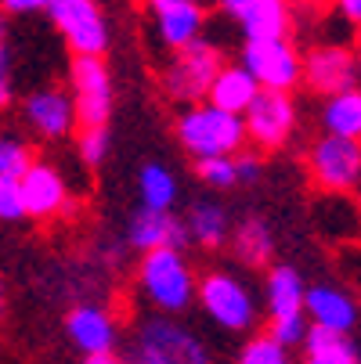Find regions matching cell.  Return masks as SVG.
Wrapping results in <instances>:
<instances>
[{
	"instance_id": "4dcf8cb0",
	"label": "cell",
	"mask_w": 361,
	"mask_h": 364,
	"mask_svg": "<svg viewBox=\"0 0 361 364\" xmlns=\"http://www.w3.org/2000/svg\"><path fill=\"white\" fill-rule=\"evenodd\" d=\"M26 205H22V191H19V177H0V220H22Z\"/></svg>"
},
{
	"instance_id": "3957f363",
	"label": "cell",
	"mask_w": 361,
	"mask_h": 364,
	"mask_svg": "<svg viewBox=\"0 0 361 364\" xmlns=\"http://www.w3.org/2000/svg\"><path fill=\"white\" fill-rule=\"evenodd\" d=\"M130 364H214L206 343L174 318H148L134 332Z\"/></svg>"
},
{
	"instance_id": "7a4b0ae2",
	"label": "cell",
	"mask_w": 361,
	"mask_h": 364,
	"mask_svg": "<svg viewBox=\"0 0 361 364\" xmlns=\"http://www.w3.org/2000/svg\"><path fill=\"white\" fill-rule=\"evenodd\" d=\"M177 141L195 159L210 155H235L246 144V119L239 112L217 109V105H188V112L177 119Z\"/></svg>"
},
{
	"instance_id": "b9f144b4",
	"label": "cell",
	"mask_w": 361,
	"mask_h": 364,
	"mask_svg": "<svg viewBox=\"0 0 361 364\" xmlns=\"http://www.w3.org/2000/svg\"><path fill=\"white\" fill-rule=\"evenodd\" d=\"M357 364H361V357H357Z\"/></svg>"
},
{
	"instance_id": "2e32d148",
	"label": "cell",
	"mask_w": 361,
	"mask_h": 364,
	"mask_svg": "<svg viewBox=\"0 0 361 364\" xmlns=\"http://www.w3.org/2000/svg\"><path fill=\"white\" fill-rule=\"evenodd\" d=\"M66 332L83 353H98V350H113L116 346V321L101 306H90V303L69 310Z\"/></svg>"
},
{
	"instance_id": "6da1fadb",
	"label": "cell",
	"mask_w": 361,
	"mask_h": 364,
	"mask_svg": "<svg viewBox=\"0 0 361 364\" xmlns=\"http://www.w3.org/2000/svg\"><path fill=\"white\" fill-rule=\"evenodd\" d=\"M137 282H141V292L148 296V303L159 306L163 314H181L195 299V274L188 267V259L181 256V249H174V245L148 249L141 256Z\"/></svg>"
},
{
	"instance_id": "d6a6232c",
	"label": "cell",
	"mask_w": 361,
	"mask_h": 364,
	"mask_svg": "<svg viewBox=\"0 0 361 364\" xmlns=\"http://www.w3.org/2000/svg\"><path fill=\"white\" fill-rule=\"evenodd\" d=\"M235 170H239V181H246V184H253V181H261V170H264V163H261V155L256 151H235Z\"/></svg>"
},
{
	"instance_id": "277c9868",
	"label": "cell",
	"mask_w": 361,
	"mask_h": 364,
	"mask_svg": "<svg viewBox=\"0 0 361 364\" xmlns=\"http://www.w3.org/2000/svg\"><path fill=\"white\" fill-rule=\"evenodd\" d=\"M195 299L206 310V318L221 325L224 332H253L256 325V299L246 282H239L228 271H206L195 282Z\"/></svg>"
},
{
	"instance_id": "d590c367",
	"label": "cell",
	"mask_w": 361,
	"mask_h": 364,
	"mask_svg": "<svg viewBox=\"0 0 361 364\" xmlns=\"http://www.w3.org/2000/svg\"><path fill=\"white\" fill-rule=\"evenodd\" d=\"M253 4V0H221V8H224V15H231L235 22L246 15V8Z\"/></svg>"
},
{
	"instance_id": "7c38bea8",
	"label": "cell",
	"mask_w": 361,
	"mask_h": 364,
	"mask_svg": "<svg viewBox=\"0 0 361 364\" xmlns=\"http://www.w3.org/2000/svg\"><path fill=\"white\" fill-rule=\"evenodd\" d=\"M303 80H307V87L311 90H318V94H340V90H347V87H354V80H357V58L350 55L347 47H336V43H329V47H315L311 55L303 58Z\"/></svg>"
},
{
	"instance_id": "5b68a950",
	"label": "cell",
	"mask_w": 361,
	"mask_h": 364,
	"mask_svg": "<svg viewBox=\"0 0 361 364\" xmlns=\"http://www.w3.org/2000/svg\"><path fill=\"white\" fill-rule=\"evenodd\" d=\"M221 65H224L221 47H214L210 40L195 36L192 43L174 50V62L163 73V87H167V94L174 101H188V105H192V101L206 97V90H210V83L221 73Z\"/></svg>"
},
{
	"instance_id": "52a82bcc",
	"label": "cell",
	"mask_w": 361,
	"mask_h": 364,
	"mask_svg": "<svg viewBox=\"0 0 361 364\" xmlns=\"http://www.w3.org/2000/svg\"><path fill=\"white\" fill-rule=\"evenodd\" d=\"M47 15L66 36L73 55H105L109 50V22L94 0H51Z\"/></svg>"
},
{
	"instance_id": "5bb4252c",
	"label": "cell",
	"mask_w": 361,
	"mask_h": 364,
	"mask_svg": "<svg viewBox=\"0 0 361 364\" xmlns=\"http://www.w3.org/2000/svg\"><path fill=\"white\" fill-rule=\"evenodd\" d=\"M127 242L141 252L159 249V245L184 249L188 245V228H184L181 217H170V210H148V205H141L127 224Z\"/></svg>"
},
{
	"instance_id": "9c48e42d",
	"label": "cell",
	"mask_w": 361,
	"mask_h": 364,
	"mask_svg": "<svg viewBox=\"0 0 361 364\" xmlns=\"http://www.w3.org/2000/svg\"><path fill=\"white\" fill-rule=\"evenodd\" d=\"M307 166H311V177L318 181V188L354 191V184L361 181V141L325 134L322 141L311 144Z\"/></svg>"
},
{
	"instance_id": "44dd1931",
	"label": "cell",
	"mask_w": 361,
	"mask_h": 364,
	"mask_svg": "<svg viewBox=\"0 0 361 364\" xmlns=\"http://www.w3.org/2000/svg\"><path fill=\"white\" fill-rule=\"evenodd\" d=\"M184 228H188V238L195 245H202V249H217L231 235L228 210H224V205H217V202H195L192 210H188Z\"/></svg>"
},
{
	"instance_id": "60d3db41",
	"label": "cell",
	"mask_w": 361,
	"mask_h": 364,
	"mask_svg": "<svg viewBox=\"0 0 361 364\" xmlns=\"http://www.w3.org/2000/svg\"><path fill=\"white\" fill-rule=\"evenodd\" d=\"M354 191H357V205H361V181H357V184H354Z\"/></svg>"
},
{
	"instance_id": "cb8c5ba5",
	"label": "cell",
	"mask_w": 361,
	"mask_h": 364,
	"mask_svg": "<svg viewBox=\"0 0 361 364\" xmlns=\"http://www.w3.org/2000/svg\"><path fill=\"white\" fill-rule=\"evenodd\" d=\"M137 191H141V205H148V210H174L177 177L167 166H159V163H148L137 173Z\"/></svg>"
},
{
	"instance_id": "836d02e7",
	"label": "cell",
	"mask_w": 361,
	"mask_h": 364,
	"mask_svg": "<svg viewBox=\"0 0 361 364\" xmlns=\"http://www.w3.org/2000/svg\"><path fill=\"white\" fill-rule=\"evenodd\" d=\"M51 0H0L4 15H33V11H47Z\"/></svg>"
},
{
	"instance_id": "9a60e30c",
	"label": "cell",
	"mask_w": 361,
	"mask_h": 364,
	"mask_svg": "<svg viewBox=\"0 0 361 364\" xmlns=\"http://www.w3.org/2000/svg\"><path fill=\"white\" fill-rule=\"evenodd\" d=\"M303 310L311 325H325L336 332H350L357 325V303L336 285H315L303 292Z\"/></svg>"
},
{
	"instance_id": "ac0fdd59",
	"label": "cell",
	"mask_w": 361,
	"mask_h": 364,
	"mask_svg": "<svg viewBox=\"0 0 361 364\" xmlns=\"http://www.w3.org/2000/svg\"><path fill=\"white\" fill-rule=\"evenodd\" d=\"M239 26H242L246 40H282V36H289V26H293L289 0H253L246 8V15L239 18Z\"/></svg>"
},
{
	"instance_id": "e575fe53",
	"label": "cell",
	"mask_w": 361,
	"mask_h": 364,
	"mask_svg": "<svg viewBox=\"0 0 361 364\" xmlns=\"http://www.w3.org/2000/svg\"><path fill=\"white\" fill-rule=\"evenodd\" d=\"M83 364H127L116 350H98V353H87V360Z\"/></svg>"
},
{
	"instance_id": "d4e9b609",
	"label": "cell",
	"mask_w": 361,
	"mask_h": 364,
	"mask_svg": "<svg viewBox=\"0 0 361 364\" xmlns=\"http://www.w3.org/2000/svg\"><path fill=\"white\" fill-rule=\"evenodd\" d=\"M307 350V357H325V360H357V346L350 343L347 332L325 328V325H311L300 343Z\"/></svg>"
},
{
	"instance_id": "8fae6325",
	"label": "cell",
	"mask_w": 361,
	"mask_h": 364,
	"mask_svg": "<svg viewBox=\"0 0 361 364\" xmlns=\"http://www.w3.org/2000/svg\"><path fill=\"white\" fill-rule=\"evenodd\" d=\"M19 191H22L26 217H33V220H51L58 213H69L66 177L51 163H29L26 173L19 177Z\"/></svg>"
},
{
	"instance_id": "30bf717a",
	"label": "cell",
	"mask_w": 361,
	"mask_h": 364,
	"mask_svg": "<svg viewBox=\"0 0 361 364\" xmlns=\"http://www.w3.org/2000/svg\"><path fill=\"white\" fill-rule=\"evenodd\" d=\"M242 65L253 73V80L264 90H293L303 76V62L286 36L282 40H246Z\"/></svg>"
},
{
	"instance_id": "f546056e",
	"label": "cell",
	"mask_w": 361,
	"mask_h": 364,
	"mask_svg": "<svg viewBox=\"0 0 361 364\" xmlns=\"http://www.w3.org/2000/svg\"><path fill=\"white\" fill-rule=\"evenodd\" d=\"M307 328H311V318L307 310H296V314H282V318H271V339H278L282 346H300Z\"/></svg>"
},
{
	"instance_id": "e0dca14e",
	"label": "cell",
	"mask_w": 361,
	"mask_h": 364,
	"mask_svg": "<svg viewBox=\"0 0 361 364\" xmlns=\"http://www.w3.org/2000/svg\"><path fill=\"white\" fill-rule=\"evenodd\" d=\"M256 90H261V83L253 80V73L239 62V65H221V73L214 76L210 90H206V101L217 109H228V112H246V105L256 97Z\"/></svg>"
},
{
	"instance_id": "8992f818",
	"label": "cell",
	"mask_w": 361,
	"mask_h": 364,
	"mask_svg": "<svg viewBox=\"0 0 361 364\" xmlns=\"http://www.w3.org/2000/svg\"><path fill=\"white\" fill-rule=\"evenodd\" d=\"M246 119V141L256 151H278L293 130H296V109L289 101V90H256V97L242 112Z\"/></svg>"
},
{
	"instance_id": "4fadbf2b",
	"label": "cell",
	"mask_w": 361,
	"mask_h": 364,
	"mask_svg": "<svg viewBox=\"0 0 361 364\" xmlns=\"http://www.w3.org/2000/svg\"><path fill=\"white\" fill-rule=\"evenodd\" d=\"M22 112H26V123L47 141H58V137L73 134V127H76V101H73V94L55 90V87L29 94Z\"/></svg>"
},
{
	"instance_id": "83f0119b",
	"label": "cell",
	"mask_w": 361,
	"mask_h": 364,
	"mask_svg": "<svg viewBox=\"0 0 361 364\" xmlns=\"http://www.w3.org/2000/svg\"><path fill=\"white\" fill-rule=\"evenodd\" d=\"M29 163H33L29 144L19 141V137H4V134H0V177H22Z\"/></svg>"
},
{
	"instance_id": "484cf974",
	"label": "cell",
	"mask_w": 361,
	"mask_h": 364,
	"mask_svg": "<svg viewBox=\"0 0 361 364\" xmlns=\"http://www.w3.org/2000/svg\"><path fill=\"white\" fill-rule=\"evenodd\" d=\"M235 364H293L289 357V346H282L278 339L271 336H253L246 339V346L239 350V360Z\"/></svg>"
},
{
	"instance_id": "603a6c76",
	"label": "cell",
	"mask_w": 361,
	"mask_h": 364,
	"mask_svg": "<svg viewBox=\"0 0 361 364\" xmlns=\"http://www.w3.org/2000/svg\"><path fill=\"white\" fill-rule=\"evenodd\" d=\"M303 278L293 267H271L268 271V314L282 318V314H296L303 310Z\"/></svg>"
},
{
	"instance_id": "d6986e66",
	"label": "cell",
	"mask_w": 361,
	"mask_h": 364,
	"mask_svg": "<svg viewBox=\"0 0 361 364\" xmlns=\"http://www.w3.org/2000/svg\"><path fill=\"white\" fill-rule=\"evenodd\" d=\"M202 26H206V8L199 0H181V4L167 8V11H156V29H159V40L177 50L184 43H192L195 36H202Z\"/></svg>"
},
{
	"instance_id": "4316f807",
	"label": "cell",
	"mask_w": 361,
	"mask_h": 364,
	"mask_svg": "<svg viewBox=\"0 0 361 364\" xmlns=\"http://www.w3.org/2000/svg\"><path fill=\"white\" fill-rule=\"evenodd\" d=\"M195 173L206 188H235L239 184V170H235V155H210V159H195Z\"/></svg>"
},
{
	"instance_id": "ba28073f",
	"label": "cell",
	"mask_w": 361,
	"mask_h": 364,
	"mask_svg": "<svg viewBox=\"0 0 361 364\" xmlns=\"http://www.w3.org/2000/svg\"><path fill=\"white\" fill-rule=\"evenodd\" d=\"M73 101L80 127H105L113 116V80L105 69V55H76L73 69Z\"/></svg>"
},
{
	"instance_id": "f35d334b",
	"label": "cell",
	"mask_w": 361,
	"mask_h": 364,
	"mask_svg": "<svg viewBox=\"0 0 361 364\" xmlns=\"http://www.w3.org/2000/svg\"><path fill=\"white\" fill-rule=\"evenodd\" d=\"M303 364H357V360H325V357H307Z\"/></svg>"
},
{
	"instance_id": "ab89813d",
	"label": "cell",
	"mask_w": 361,
	"mask_h": 364,
	"mask_svg": "<svg viewBox=\"0 0 361 364\" xmlns=\"http://www.w3.org/2000/svg\"><path fill=\"white\" fill-rule=\"evenodd\" d=\"M0 314H4V282H0Z\"/></svg>"
},
{
	"instance_id": "f1b7e54d",
	"label": "cell",
	"mask_w": 361,
	"mask_h": 364,
	"mask_svg": "<svg viewBox=\"0 0 361 364\" xmlns=\"http://www.w3.org/2000/svg\"><path fill=\"white\" fill-rule=\"evenodd\" d=\"M76 151L87 166H101L109 155V130L105 127H83L76 137Z\"/></svg>"
},
{
	"instance_id": "ffe728a7",
	"label": "cell",
	"mask_w": 361,
	"mask_h": 364,
	"mask_svg": "<svg viewBox=\"0 0 361 364\" xmlns=\"http://www.w3.org/2000/svg\"><path fill=\"white\" fill-rule=\"evenodd\" d=\"M231 249L242 259L246 267H268L271 264V252H275V235L261 217H249L242 224H235L231 231Z\"/></svg>"
},
{
	"instance_id": "8d00e7d4",
	"label": "cell",
	"mask_w": 361,
	"mask_h": 364,
	"mask_svg": "<svg viewBox=\"0 0 361 364\" xmlns=\"http://www.w3.org/2000/svg\"><path fill=\"white\" fill-rule=\"evenodd\" d=\"M340 4V15L350 18V22H361V0H336Z\"/></svg>"
},
{
	"instance_id": "1f68e13d",
	"label": "cell",
	"mask_w": 361,
	"mask_h": 364,
	"mask_svg": "<svg viewBox=\"0 0 361 364\" xmlns=\"http://www.w3.org/2000/svg\"><path fill=\"white\" fill-rule=\"evenodd\" d=\"M8 69H11V50H8V40H4V18H0V109L11 101V80H8Z\"/></svg>"
},
{
	"instance_id": "7402d4cb",
	"label": "cell",
	"mask_w": 361,
	"mask_h": 364,
	"mask_svg": "<svg viewBox=\"0 0 361 364\" xmlns=\"http://www.w3.org/2000/svg\"><path fill=\"white\" fill-rule=\"evenodd\" d=\"M322 123H325V134L361 141V90L347 87V90H340V94H329L325 112H322Z\"/></svg>"
},
{
	"instance_id": "74e56055",
	"label": "cell",
	"mask_w": 361,
	"mask_h": 364,
	"mask_svg": "<svg viewBox=\"0 0 361 364\" xmlns=\"http://www.w3.org/2000/svg\"><path fill=\"white\" fill-rule=\"evenodd\" d=\"M145 4H148L152 11H167V8H174V4H181V0H145Z\"/></svg>"
}]
</instances>
